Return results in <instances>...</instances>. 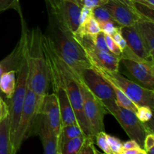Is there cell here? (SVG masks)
<instances>
[{
	"instance_id": "7a4b0ae2",
	"label": "cell",
	"mask_w": 154,
	"mask_h": 154,
	"mask_svg": "<svg viewBox=\"0 0 154 154\" xmlns=\"http://www.w3.org/2000/svg\"><path fill=\"white\" fill-rule=\"evenodd\" d=\"M58 56V55H57ZM58 65L63 86L73 108L78 125L87 138H94L88 126L84 112V101L81 85L78 78L71 72L67 65L58 57Z\"/></svg>"
},
{
	"instance_id": "4dcf8cb0",
	"label": "cell",
	"mask_w": 154,
	"mask_h": 154,
	"mask_svg": "<svg viewBox=\"0 0 154 154\" xmlns=\"http://www.w3.org/2000/svg\"><path fill=\"white\" fill-rule=\"evenodd\" d=\"M105 36L107 47H108V49L109 50L110 52L112 53L116 57H118L120 58L122 56V53H123L121 48L119 47L117 42L114 40L112 36L108 34H105Z\"/></svg>"
},
{
	"instance_id": "7dc6e473",
	"label": "cell",
	"mask_w": 154,
	"mask_h": 154,
	"mask_svg": "<svg viewBox=\"0 0 154 154\" xmlns=\"http://www.w3.org/2000/svg\"><path fill=\"white\" fill-rule=\"evenodd\" d=\"M81 2H82V0H81Z\"/></svg>"
},
{
	"instance_id": "e0dca14e",
	"label": "cell",
	"mask_w": 154,
	"mask_h": 154,
	"mask_svg": "<svg viewBox=\"0 0 154 154\" xmlns=\"http://www.w3.org/2000/svg\"><path fill=\"white\" fill-rule=\"evenodd\" d=\"M38 117L35 131L42 140L45 154H57L60 148V137L53 132L42 114H39Z\"/></svg>"
},
{
	"instance_id": "83f0119b",
	"label": "cell",
	"mask_w": 154,
	"mask_h": 154,
	"mask_svg": "<svg viewBox=\"0 0 154 154\" xmlns=\"http://www.w3.org/2000/svg\"><path fill=\"white\" fill-rule=\"evenodd\" d=\"M99 27H100L101 31L103 32L105 34L110 35L111 36H112L116 32L120 30V28H121V26H120L118 24L116 23L113 20L105 21V22L99 23Z\"/></svg>"
},
{
	"instance_id": "60d3db41",
	"label": "cell",
	"mask_w": 154,
	"mask_h": 154,
	"mask_svg": "<svg viewBox=\"0 0 154 154\" xmlns=\"http://www.w3.org/2000/svg\"><path fill=\"white\" fill-rule=\"evenodd\" d=\"M117 1L123 3V4L129 6V7H131V8H132L135 9V8H134V5H133V2H132V0H117Z\"/></svg>"
},
{
	"instance_id": "74e56055",
	"label": "cell",
	"mask_w": 154,
	"mask_h": 154,
	"mask_svg": "<svg viewBox=\"0 0 154 154\" xmlns=\"http://www.w3.org/2000/svg\"><path fill=\"white\" fill-rule=\"evenodd\" d=\"M142 148L140 147L139 144L134 140L130 139L129 141L123 143V150H130V149H138Z\"/></svg>"
},
{
	"instance_id": "f1b7e54d",
	"label": "cell",
	"mask_w": 154,
	"mask_h": 154,
	"mask_svg": "<svg viewBox=\"0 0 154 154\" xmlns=\"http://www.w3.org/2000/svg\"><path fill=\"white\" fill-rule=\"evenodd\" d=\"M95 139H96L97 145L100 147V149H102L104 153L112 154L109 145L108 144V141H107V133L105 131H102V132L96 134V136H95Z\"/></svg>"
},
{
	"instance_id": "8d00e7d4",
	"label": "cell",
	"mask_w": 154,
	"mask_h": 154,
	"mask_svg": "<svg viewBox=\"0 0 154 154\" xmlns=\"http://www.w3.org/2000/svg\"><path fill=\"white\" fill-rule=\"evenodd\" d=\"M153 147H154V135L153 134H147L144 138V150L146 151Z\"/></svg>"
},
{
	"instance_id": "3957f363",
	"label": "cell",
	"mask_w": 154,
	"mask_h": 154,
	"mask_svg": "<svg viewBox=\"0 0 154 154\" xmlns=\"http://www.w3.org/2000/svg\"><path fill=\"white\" fill-rule=\"evenodd\" d=\"M49 37L52 40L56 52L60 59L70 58L82 63H90L84 48L75 35L62 28L50 18Z\"/></svg>"
},
{
	"instance_id": "bcb514c9",
	"label": "cell",
	"mask_w": 154,
	"mask_h": 154,
	"mask_svg": "<svg viewBox=\"0 0 154 154\" xmlns=\"http://www.w3.org/2000/svg\"><path fill=\"white\" fill-rule=\"evenodd\" d=\"M14 1L15 2H19V0H14Z\"/></svg>"
},
{
	"instance_id": "f546056e",
	"label": "cell",
	"mask_w": 154,
	"mask_h": 154,
	"mask_svg": "<svg viewBox=\"0 0 154 154\" xmlns=\"http://www.w3.org/2000/svg\"><path fill=\"white\" fill-rule=\"evenodd\" d=\"M107 141L112 154H120L123 150V142L119 138L107 134Z\"/></svg>"
},
{
	"instance_id": "ac0fdd59",
	"label": "cell",
	"mask_w": 154,
	"mask_h": 154,
	"mask_svg": "<svg viewBox=\"0 0 154 154\" xmlns=\"http://www.w3.org/2000/svg\"><path fill=\"white\" fill-rule=\"evenodd\" d=\"M26 40V30L23 28L20 39L17 44L16 47L11 53L4 60L0 62V77L4 72L14 70L17 72L21 61L25 55ZM0 91V96H1Z\"/></svg>"
},
{
	"instance_id": "603a6c76",
	"label": "cell",
	"mask_w": 154,
	"mask_h": 154,
	"mask_svg": "<svg viewBox=\"0 0 154 154\" xmlns=\"http://www.w3.org/2000/svg\"><path fill=\"white\" fill-rule=\"evenodd\" d=\"M85 135L76 137L75 138L69 140L63 144H60V150L61 154H78L84 141H85Z\"/></svg>"
},
{
	"instance_id": "2e32d148",
	"label": "cell",
	"mask_w": 154,
	"mask_h": 154,
	"mask_svg": "<svg viewBox=\"0 0 154 154\" xmlns=\"http://www.w3.org/2000/svg\"><path fill=\"white\" fill-rule=\"evenodd\" d=\"M120 32L123 37L126 40L128 48L137 57L142 60L154 63V58L147 52L135 25L129 26H121Z\"/></svg>"
},
{
	"instance_id": "52a82bcc",
	"label": "cell",
	"mask_w": 154,
	"mask_h": 154,
	"mask_svg": "<svg viewBox=\"0 0 154 154\" xmlns=\"http://www.w3.org/2000/svg\"><path fill=\"white\" fill-rule=\"evenodd\" d=\"M38 116L35 96L28 87L19 122L14 136L11 140L13 154L17 153L24 140L31 135Z\"/></svg>"
},
{
	"instance_id": "8fae6325",
	"label": "cell",
	"mask_w": 154,
	"mask_h": 154,
	"mask_svg": "<svg viewBox=\"0 0 154 154\" xmlns=\"http://www.w3.org/2000/svg\"><path fill=\"white\" fill-rule=\"evenodd\" d=\"M76 38L84 48L90 64L109 72H118L120 63V57H116L110 51L97 49L92 43L89 36Z\"/></svg>"
},
{
	"instance_id": "b9f144b4",
	"label": "cell",
	"mask_w": 154,
	"mask_h": 154,
	"mask_svg": "<svg viewBox=\"0 0 154 154\" xmlns=\"http://www.w3.org/2000/svg\"><path fill=\"white\" fill-rule=\"evenodd\" d=\"M146 153L147 154H154V147L153 148H150V150H146Z\"/></svg>"
},
{
	"instance_id": "ffe728a7",
	"label": "cell",
	"mask_w": 154,
	"mask_h": 154,
	"mask_svg": "<svg viewBox=\"0 0 154 154\" xmlns=\"http://www.w3.org/2000/svg\"><path fill=\"white\" fill-rule=\"evenodd\" d=\"M0 154H13L10 137L9 115L0 122Z\"/></svg>"
},
{
	"instance_id": "8992f818",
	"label": "cell",
	"mask_w": 154,
	"mask_h": 154,
	"mask_svg": "<svg viewBox=\"0 0 154 154\" xmlns=\"http://www.w3.org/2000/svg\"><path fill=\"white\" fill-rule=\"evenodd\" d=\"M102 104L107 113L115 117L130 139L136 141L141 147H144V138L147 132L144 124L138 120L135 113L117 105L116 102H108Z\"/></svg>"
},
{
	"instance_id": "5b68a950",
	"label": "cell",
	"mask_w": 154,
	"mask_h": 154,
	"mask_svg": "<svg viewBox=\"0 0 154 154\" xmlns=\"http://www.w3.org/2000/svg\"><path fill=\"white\" fill-rule=\"evenodd\" d=\"M96 71L105 74L111 78L124 94L137 106H147L151 109L154 108V91L151 89L142 87L124 78L119 72H109L102 68L91 65Z\"/></svg>"
},
{
	"instance_id": "d590c367",
	"label": "cell",
	"mask_w": 154,
	"mask_h": 154,
	"mask_svg": "<svg viewBox=\"0 0 154 154\" xmlns=\"http://www.w3.org/2000/svg\"><path fill=\"white\" fill-rule=\"evenodd\" d=\"M9 115V107L2 99V97L0 96V122Z\"/></svg>"
},
{
	"instance_id": "4fadbf2b",
	"label": "cell",
	"mask_w": 154,
	"mask_h": 154,
	"mask_svg": "<svg viewBox=\"0 0 154 154\" xmlns=\"http://www.w3.org/2000/svg\"><path fill=\"white\" fill-rule=\"evenodd\" d=\"M102 6L109 11L113 20L120 26H133L140 20H144L135 9L117 0H108Z\"/></svg>"
},
{
	"instance_id": "e575fe53",
	"label": "cell",
	"mask_w": 154,
	"mask_h": 154,
	"mask_svg": "<svg viewBox=\"0 0 154 154\" xmlns=\"http://www.w3.org/2000/svg\"><path fill=\"white\" fill-rule=\"evenodd\" d=\"M19 3L14 0H0V11L7 10L8 8H18Z\"/></svg>"
},
{
	"instance_id": "d6a6232c",
	"label": "cell",
	"mask_w": 154,
	"mask_h": 154,
	"mask_svg": "<svg viewBox=\"0 0 154 154\" xmlns=\"http://www.w3.org/2000/svg\"><path fill=\"white\" fill-rule=\"evenodd\" d=\"M108 2V0H82V4L89 8L93 9L96 7L104 5Z\"/></svg>"
},
{
	"instance_id": "6da1fadb",
	"label": "cell",
	"mask_w": 154,
	"mask_h": 154,
	"mask_svg": "<svg viewBox=\"0 0 154 154\" xmlns=\"http://www.w3.org/2000/svg\"><path fill=\"white\" fill-rule=\"evenodd\" d=\"M25 54L28 67V87L35 96L36 109L39 115L51 84L49 67L42 48L40 30L33 29L31 32L26 30Z\"/></svg>"
},
{
	"instance_id": "836d02e7",
	"label": "cell",
	"mask_w": 154,
	"mask_h": 154,
	"mask_svg": "<svg viewBox=\"0 0 154 154\" xmlns=\"http://www.w3.org/2000/svg\"><path fill=\"white\" fill-rule=\"evenodd\" d=\"M112 37L113 38H114V40L117 42V45H119V47L121 48L122 51H124L125 49H126V48H128L127 44H126V40L124 39V38H123V35H122L120 29L118 30L117 32H116L113 35Z\"/></svg>"
},
{
	"instance_id": "4316f807",
	"label": "cell",
	"mask_w": 154,
	"mask_h": 154,
	"mask_svg": "<svg viewBox=\"0 0 154 154\" xmlns=\"http://www.w3.org/2000/svg\"><path fill=\"white\" fill-rule=\"evenodd\" d=\"M135 114L138 120L143 123H147L153 120V109L147 106L138 107Z\"/></svg>"
},
{
	"instance_id": "cb8c5ba5",
	"label": "cell",
	"mask_w": 154,
	"mask_h": 154,
	"mask_svg": "<svg viewBox=\"0 0 154 154\" xmlns=\"http://www.w3.org/2000/svg\"><path fill=\"white\" fill-rule=\"evenodd\" d=\"M83 135H84V132L78 123L63 126L60 136V144Z\"/></svg>"
},
{
	"instance_id": "d6986e66",
	"label": "cell",
	"mask_w": 154,
	"mask_h": 154,
	"mask_svg": "<svg viewBox=\"0 0 154 154\" xmlns=\"http://www.w3.org/2000/svg\"><path fill=\"white\" fill-rule=\"evenodd\" d=\"M135 26L147 52L154 58V21L140 20Z\"/></svg>"
},
{
	"instance_id": "ab89813d",
	"label": "cell",
	"mask_w": 154,
	"mask_h": 154,
	"mask_svg": "<svg viewBox=\"0 0 154 154\" xmlns=\"http://www.w3.org/2000/svg\"><path fill=\"white\" fill-rule=\"evenodd\" d=\"M140 149L141 148L130 149V150H123L120 154H136Z\"/></svg>"
},
{
	"instance_id": "1f68e13d",
	"label": "cell",
	"mask_w": 154,
	"mask_h": 154,
	"mask_svg": "<svg viewBox=\"0 0 154 154\" xmlns=\"http://www.w3.org/2000/svg\"><path fill=\"white\" fill-rule=\"evenodd\" d=\"M95 148L94 138L86 137L85 141L78 154H95Z\"/></svg>"
},
{
	"instance_id": "d4e9b609",
	"label": "cell",
	"mask_w": 154,
	"mask_h": 154,
	"mask_svg": "<svg viewBox=\"0 0 154 154\" xmlns=\"http://www.w3.org/2000/svg\"><path fill=\"white\" fill-rule=\"evenodd\" d=\"M92 14L99 23L112 20L109 11L104 6H99L92 9Z\"/></svg>"
},
{
	"instance_id": "277c9868",
	"label": "cell",
	"mask_w": 154,
	"mask_h": 154,
	"mask_svg": "<svg viewBox=\"0 0 154 154\" xmlns=\"http://www.w3.org/2000/svg\"><path fill=\"white\" fill-rule=\"evenodd\" d=\"M50 18L64 29L75 33L80 26L83 4L81 0H45Z\"/></svg>"
},
{
	"instance_id": "f6af8a7d",
	"label": "cell",
	"mask_w": 154,
	"mask_h": 154,
	"mask_svg": "<svg viewBox=\"0 0 154 154\" xmlns=\"http://www.w3.org/2000/svg\"><path fill=\"white\" fill-rule=\"evenodd\" d=\"M57 154H61V153H60V150H58V152H57Z\"/></svg>"
},
{
	"instance_id": "7c38bea8",
	"label": "cell",
	"mask_w": 154,
	"mask_h": 154,
	"mask_svg": "<svg viewBox=\"0 0 154 154\" xmlns=\"http://www.w3.org/2000/svg\"><path fill=\"white\" fill-rule=\"evenodd\" d=\"M128 72L144 87L153 90L154 63L144 60L120 59Z\"/></svg>"
},
{
	"instance_id": "ee69618b",
	"label": "cell",
	"mask_w": 154,
	"mask_h": 154,
	"mask_svg": "<svg viewBox=\"0 0 154 154\" xmlns=\"http://www.w3.org/2000/svg\"><path fill=\"white\" fill-rule=\"evenodd\" d=\"M95 154H105V153H100V152L98 151V150H96V148H95Z\"/></svg>"
},
{
	"instance_id": "5bb4252c",
	"label": "cell",
	"mask_w": 154,
	"mask_h": 154,
	"mask_svg": "<svg viewBox=\"0 0 154 154\" xmlns=\"http://www.w3.org/2000/svg\"><path fill=\"white\" fill-rule=\"evenodd\" d=\"M39 114L44 116L53 132L60 137L62 129L61 114L58 99L54 93L45 96Z\"/></svg>"
},
{
	"instance_id": "30bf717a",
	"label": "cell",
	"mask_w": 154,
	"mask_h": 154,
	"mask_svg": "<svg viewBox=\"0 0 154 154\" xmlns=\"http://www.w3.org/2000/svg\"><path fill=\"white\" fill-rule=\"evenodd\" d=\"M102 103L116 102L114 92L106 80L93 67L90 66L76 77Z\"/></svg>"
},
{
	"instance_id": "7402d4cb",
	"label": "cell",
	"mask_w": 154,
	"mask_h": 154,
	"mask_svg": "<svg viewBox=\"0 0 154 154\" xmlns=\"http://www.w3.org/2000/svg\"><path fill=\"white\" fill-rule=\"evenodd\" d=\"M101 31L99 23L93 17V14H90L86 19L80 23V26L75 33H74L76 37H83V36H91Z\"/></svg>"
},
{
	"instance_id": "7bdbcfd3",
	"label": "cell",
	"mask_w": 154,
	"mask_h": 154,
	"mask_svg": "<svg viewBox=\"0 0 154 154\" xmlns=\"http://www.w3.org/2000/svg\"><path fill=\"white\" fill-rule=\"evenodd\" d=\"M136 154H147V153H146V151L144 150V149L141 148L139 150H138V153H137Z\"/></svg>"
},
{
	"instance_id": "484cf974",
	"label": "cell",
	"mask_w": 154,
	"mask_h": 154,
	"mask_svg": "<svg viewBox=\"0 0 154 154\" xmlns=\"http://www.w3.org/2000/svg\"><path fill=\"white\" fill-rule=\"evenodd\" d=\"M89 38H90L93 45L97 49L104 51H109V50L108 49V47H107L106 42H105V33L102 31H100L99 32L96 33L93 35L89 36Z\"/></svg>"
},
{
	"instance_id": "9a60e30c",
	"label": "cell",
	"mask_w": 154,
	"mask_h": 154,
	"mask_svg": "<svg viewBox=\"0 0 154 154\" xmlns=\"http://www.w3.org/2000/svg\"><path fill=\"white\" fill-rule=\"evenodd\" d=\"M51 85L54 90V93L57 96V99H58L60 114H61L62 127L78 123L73 108L63 86V81L60 80L58 82L51 84Z\"/></svg>"
},
{
	"instance_id": "ba28073f",
	"label": "cell",
	"mask_w": 154,
	"mask_h": 154,
	"mask_svg": "<svg viewBox=\"0 0 154 154\" xmlns=\"http://www.w3.org/2000/svg\"><path fill=\"white\" fill-rule=\"evenodd\" d=\"M26 51V50H25ZM14 93L10 99L9 106V122H10V137L11 140L19 122L20 117L23 108L24 100L28 89V67H27L26 54L24 55L19 69Z\"/></svg>"
},
{
	"instance_id": "9c48e42d",
	"label": "cell",
	"mask_w": 154,
	"mask_h": 154,
	"mask_svg": "<svg viewBox=\"0 0 154 154\" xmlns=\"http://www.w3.org/2000/svg\"><path fill=\"white\" fill-rule=\"evenodd\" d=\"M79 81V80H78ZM84 101V112L93 136L99 132L105 131L104 118L107 113L105 106L87 87L79 81Z\"/></svg>"
},
{
	"instance_id": "44dd1931",
	"label": "cell",
	"mask_w": 154,
	"mask_h": 154,
	"mask_svg": "<svg viewBox=\"0 0 154 154\" xmlns=\"http://www.w3.org/2000/svg\"><path fill=\"white\" fill-rule=\"evenodd\" d=\"M16 71L4 72L0 77V91L8 99H11L16 87Z\"/></svg>"
},
{
	"instance_id": "f35d334b",
	"label": "cell",
	"mask_w": 154,
	"mask_h": 154,
	"mask_svg": "<svg viewBox=\"0 0 154 154\" xmlns=\"http://www.w3.org/2000/svg\"><path fill=\"white\" fill-rule=\"evenodd\" d=\"M132 1L139 3V4L144 5L147 6L150 8L154 9V0H132Z\"/></svg>"
}]
</instances>
